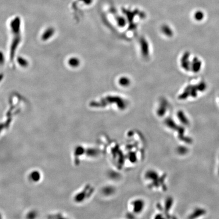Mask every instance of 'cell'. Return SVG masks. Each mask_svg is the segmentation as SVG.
Returning a JSON list of instances; mask_svg holds the SVG:
<instances>
[{
  "label": "cell",
  "instance_id": "3957f363",
  "mask_svg": "<svg viewBox=\"0 0 219 219\" xmlns=\"http://www.w3.org/2000/svg\"><path fill=\"white\" fill-rule=\"evenodd\" d=\"M54 33V30L52 29H49L45 32V33L43 35V39L44 40H47Z\"/></svg>",
  "mask_w": 219,
  "mask_h": 219
},
{
  "label": "cell",
  "instance_id": "5b68a950",
  "mask_svg": "<svg viewBox=\"0 0 219 219\" xmlns=\"http://www.w3.org/2000/svg\"><path fill=\"white\" fill-rule=\"evenodd\" d=\"M18 62H19L20 65L23 66H25L26 65H27V62L25 59H22V58H20V59H19Z\"/></svg>",
  "mask_w": 219,
  "mask_h": 219
},
{
  "label": "cell",
  "instance_id": "6da1fadb",
  "mask_svg": "<svg viewBox=\"0 0 219 219\" xmlns=\"http://www.w3.org/2000/svg\"><path fill=\"white\" fill-rule=\"evenodd\" d=\"M11 30L13 31V38L12 39V42L11 46L10 56L11 59H13L15 54V50L18 44L20 43V40H21V35H20V29H19L20 24L18 20H15V21L11 23Z\"/></svg>",
  "mask_w": 219,
  "mask_h": 219
},
{
  "label": "cell",
  "instance_id": "8992f818",
  "mask_svg": "<svg viewBox=\"0 0 219 219\" xmlns=\"http://www.w3.org/2000/svg\"></svg>",
  "mask_w": 219,
  "mask_h": 219
},
{
  "label": "cell",
  "instance_id": "7a4b0ae2",
  "mask_svg": "<svg viewBox=\"0 0 219 219\" xmlns=\"http://www.w3.org/2000/svg\"><path fill=\"white\" fill-rule=\"evenodd\" d=\"M134 211L138 213L141 212L144 207V203L141 200H138L134 203Z\"/></svg>",
  "mask_w": 219,
  "mask_h": 219
},
{
  "label": "cell",
  "instance_id": "277c9868",
  "mask_svg": "<svg viewBox=\"0 0 219 219\" xmlns=\"http://www.w3.org/2000/svg\"><path fill=\"white\" fill-rule=\"evenodd\" d=\"M79 60L76 58H72L69 60V65L73 67H77L79 65Z\"/></svg>",
  "mask_w": 219,
  "mask_h": 219
}]
</instances>
